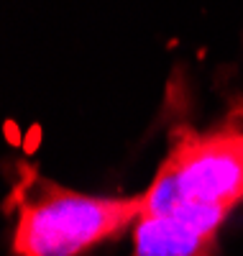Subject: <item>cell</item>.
I'll return each instance as SVG.
<instances>
[{"label":"cell","mask_w":243,"mask_h":256,"mask_svg":"<svg viewBox=\"0 0 243 256\" xmlns=\"http://www.w3.org/2000/svg\"><path fill=\"white\" fill-rule=\"evenodd\" d=\"M240 200L243 110H236L212 131L180 128L174 134L164 164L141 195V212H159L174 202L230 212Z\"/></svg>","instance_id":"obj_2"},{"label":"cell","mask_w":243,"mask_h":256,"mask_svg":"<svg viewBox=\"0 0 243 256\" xmlns=\"http://www.w3.org/2000/svg\"><path fill=\"white\" fill-rule=\"evenodd\" d=\"M18 256H82L138 218L141 198H92L28 174L18 190Z\"/></svg>","instance_id":"obj_1"},{"label":"cell","mask_w":243,"mask_h":256,"mask_svg":"<svg viewBox=\"0 0 243 256\" xmlns=\"http://www.w3.org/2000/svg\"><path fill=\"white\" fill-rule=\"evenodd\" d=\"M228 212L174 202L159 212H141L130 256H215L218 230Z\"/></svg>","instance_id":"obj_3"}]
</instances>
